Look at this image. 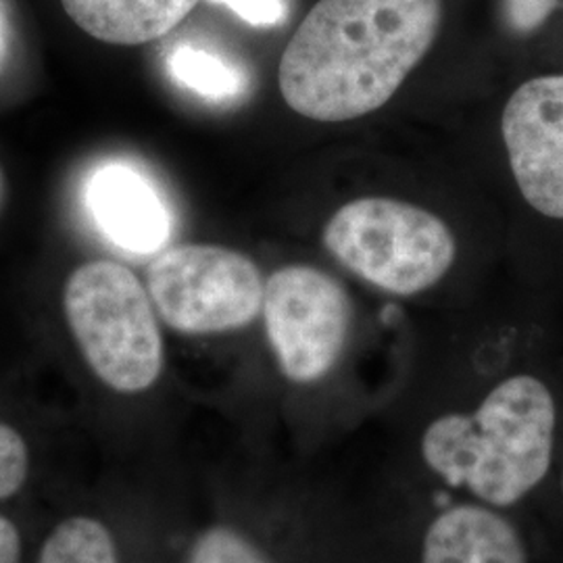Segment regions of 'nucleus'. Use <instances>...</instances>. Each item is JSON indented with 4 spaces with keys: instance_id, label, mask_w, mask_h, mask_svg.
I'll return each instance as SVG.
<instances>
[{
    "instance_id": "nucleus-19",
    "label": "nucleus",
    "mask_w": 563,
    "mask_h": 563,
    "mask_svg": "<svg viewBox=\"0 0 563 563\" xmlns=\"http://www.w3.org/2000/svg\"><path fill=\"white\" fill-rule=\"evenodd\" d=\"M562 484H563V481H562Z\"/></svg>"
},
{
    "instance_id": "nucleus-7",
    "label": "nucleus",
    "mask_w": 563,
    "mask_h": 563,
    "mask_svg": "<svg viewBox=\"0 0 563 563\" xmlns=\"http://www.w3.org/2000/svg\"><path fill=\"white\" fill-rule=\"evenodd\" d=\"M501 132L523 199L563 220V76L522 84L505 104Z\"/></svg>"
},
{
    "instance_id": "nucleus-11",
    "label": "nucleus",
    "mask_w": 563,
    "mask_h": 563,
    "mask_svg": "<svg viewBox=\"0 0 563 563\" xmlns=\"http://www.w3.org/2000/svg\"><path fill=\"white\" fill-rule=\"evenodd\" d=\"M38 563H120L111 532L88 516H71L42 544Z\"/></svg>"
},
{
    "instance_id": "nucleus-17",
    "label": "nucleus",
    "mask_w": 563,
    "mask_h": 563,
    "mask_svg": "<svg viewBox=\"0 0 563 563\" xmlns=\"http://www.w3.org/2000/svg\"><path fill=\"white\" fill-rule=\"evenodd\" d=\"M21 537L18 526L0 516V563H20Z\"/></svg>"
},
{
    "instance_id": "nucleus-18",
    "label": "nucleus",
    "mask_w": 563,
    "mask_h": 563,
    "mask_svg": "<svg viewBox=\"0 0 563 563\" xmlns=\"http://www.w3.org/2000/svg\"><path fill=\"white\" fill-rule=\"evenodd\" d=\"M2 195H4V180H2V172H0V205H2Z\"/></svg>"
},
{
    "instance_id": "nucleus-10",
    "label": "nucleus",
    "mask_w": 563,
    "mask_h": 563,
    "mask_svg": "<svg viewBox=\"0 0 563 563\" xmlns=\"http://www.w3.org/2000/svg\"><path fill=\"white\" fill-rule=\"evenodd\" d=\"M88 36L118 46L159 41L190 15L199 0H60Z\"/></svg>"
},
{
    "instance_id": "nucleus-5",
    "label": "nucleus",
    "mask_w": 563,
    "mask_h": 563,
    "mask_svg": "<svg viewBox=\"0 0 563 563\" xmlns=\"http://www.w3.org/2000/svg\"><path fill=\"white\" fill-rule=\"evenodd\" d=\"M146 290L163 322L181 334H222L262 316L265 282L253 260L216 244H180L159 253Z\"/></svg>"
},
{
    "instance_id": "nucleus-15",
    "label": "nucleus",
    "mask_w": 563,
    "mask_h": 563,
    "mask_svg": "<svg viewBox=\"0 0 563 563\" xmlns=\"http://www.w3.org/2000/svg\"><path fill=\"white\" fill-rule=\"evenodd\" d=\"M563 7V0H504V18L514 34H532L547 18Z\"/></svg>"
},
{
    "instance_id": "nucleus-13",
    "label": "nucleus",
    "mask_w": 563,
    "mask_h": 563,
    "mask_svg": "<svg viewBox=\"0 0 563 563\" xmlns=\"http://www.w3.org/2000/svg\"><path fill=\"white\" fill-rule=\"evenodd\" d=\"M186 563H272L244 534L228 526L205 530Z\"/></svg>"
},
{
    "instance_id": "nucleus-16",
    "label": "nucleus",
    "mask_w": 563,
    "mask_h": 563,
    "mask_svg": "<svg viewBox=\"0 0 563 563\" xmlns=\"http://www.w3.org/2000/svg\"><path fill=\"white\" fill-rule=\"evenodd\" d=\"M232 9L242 21L255 27H274L286 18L282 0H211Z\"/></svg>"
},
{
    "instance_id": "nucleus-6",
    "label": "nucleus",
    "mask_w": 563,
    "mask_h": 563,
    "mask_svg": "<svg viewBox=\"0 0 563 563\" xmlns=\"http://www.w3.org/2000/svg\"><path fill=\"white\" fill-rule=\"evenodd\" d=\"M263 322L280 372L295 384L320 383L341 360L353 302L341 282L311 265H286L265 282Z\"/></svg>"
},
{
    "instance_id": "nucleus-2",
    "label": "nucleus",
    "mask_w": 563,
    "mask_h": 563,
    "mask_svg": "<svg viewBox=\"0 0 563 563\" xmlns=\"http://www.w3.org/2000/svg\"><path fill=\"white\" fill-rule=\"evenodd\" d=\"M555 401L539 378L495 386L474 413H446L426 428V465L493 507H509L543 483L555 441Z\"/></svg>"
},
{
    "instance_id": "nucleus-3",
    "label": "nucleus",
    "mask_w": 563,
    "mask_h": 563,
    "mask_svg": "<svg viewBox=\"0 0 563 563\" xmlns=\"http://www.w3.org/2000/svg\"><path fill=\"white\" fill-rule=\"evenodd\" d=\"M65 318L95 376L111 390L136 395L163 372V339L155 305L121 263L90 262L65 284Z\"/></svg>"
},
{
    "instance_id": "nucleus-12",
    "label": "nucleus",
    "mask_w": 563,
    "mask_h": 563,
    "mask_svg": "<svg viewBox=\"0 0 563 563\" xmlns=\"http://www.w3.org/2000/svg\"><path fill=\"white\" fill-rule=\"evenodd\" d=\"M167 65L174 80L209 101L232 99L241 90L239 74L202 48L180 46L172 53Z\"/></svg>"
},
{
    "instance_id": "nucleus-14",
    "label": "nucleus",
    "mask_w": 563,
    "mask_h": 563,
    "mask_svg": "<svg viewBox=\"0 0 563 563\" xmlns=\"http://www.w3.org/2000/svg\"><path fill=\"white\" fill-rule=\"evenodd\" d=\"M30 474V451L20 432L0 422V501L18 495Z\"/></svg>"
},
{
    "instance_id": "nucleus-9",
    "label": "nucleus",
    "mask_w": 563,
    "mask_h": 563,
    "mask_svg": "<svg viewBox=\"0 0 563 563\" xmlns=\"http://www.w3.org/2000/svg\"><path fill=\"white\" fill-rule=\"evenodd\" d=\"M422 563H526L518 530L484 505H457L426 530Z\"/></svg>"
},
{
    "instance_id": "nucleus-1",
    "label": "nucleus",
    "mask_w": 563,
    "mask_h": 563,
    "mask_svg": "<svg viewBox=\"0 0 563 563\" xmlns=\"http://www.w3.org/2000/svg\"><path fill=\"white\" fill-rule=\"evenodd\" d=\"M441 18V0H320L282 53V99L322 123L378 111L426 57Z\"/></svg>"
},
{
    "instance_id": "nucleus-4",
    "label": "nucleus",
    "mask_w": 563,
    "mask_h": 563,
    "mask_svg": "<svg viewBox=\"0 0 563 563\" xmlns=\"http://www.w3.org/2000/svg\"><path fill=\"white\" fill-rule=\"evenodd\" d=\"M323 246L349 272L399 297L443 280L457 253L441 218L386 197L346 202L325 223Z\"/></svg>"
},
{
    "instance_id": "nucleus-8",
    "label": "nucleus",
    "mask_w": 563,
    "mask_h": 563,
    "mask_svg": "<svg viewBox=\"0 0 563 563\" xmlns=\"http://www.w3.org/2000/svg\"><path fill=\"white\" fill-rule=\"evenodd\" d=\"M88 207L102 234L128 253H159L172 220L155 188L128 165H107L88 186Z\"/></svg>"
}]
</instances>
